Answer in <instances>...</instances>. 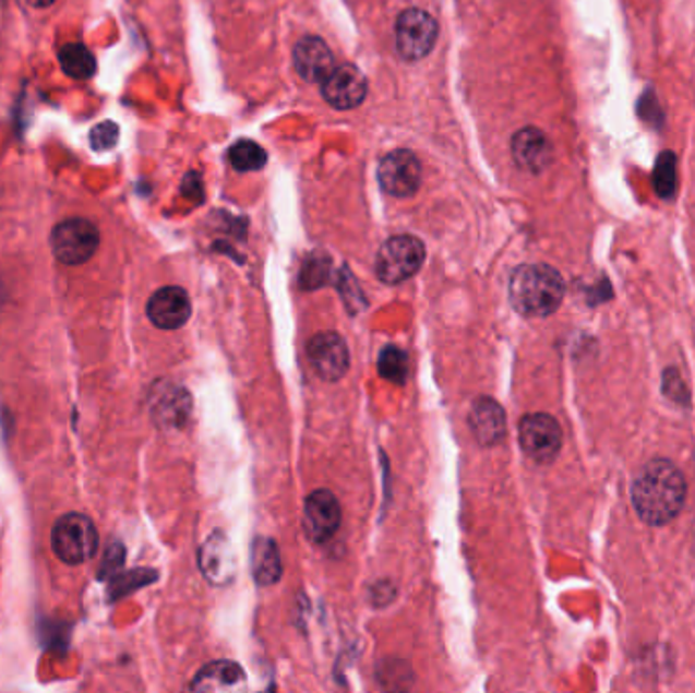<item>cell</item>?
Listing matches in <instances>:
<instances>
[{
	"label": "cell",
	"mask_w": 695,
	"mask_h": 693,
	"mask_svg": "<svg viewBox=\"0 0 695 693\" xmlns=\"http://www.w3.org/2000/svg\"><path fill=\"white\" fill-rule=\"evenodd\" d=\"M633 504L649 525H666L680 515L685 501L683 474L667 459H652L633 482Z\"/></svg>",
	"instance_id": "6da1fadb"
},
{
	"label": "cell",
	"mask_w": 695,
	"mask_h": 693,
	"mask_svg": "<svg viewBox=\"0 0 695 693\" xmlns=\"http://www.w3.org/2000/svg\"><path fill=\"white\" fill-rule=\"evenodd\" d=\"M563 296V277L549 265L518 266L508 283L511 303L525 318H548L560 310Z\"/></svg>",
	"instance_id": "7a4b0ae2"
},
{
	"label": "cell",
	"mask_w": 695,
	"mask_h": 693,
	"mask_svg": "<svg viewBox=\"0 0 695 693\" xmlns=\"http://www.w3.org/2000/svg\"><path fill=\"white\" fill-rule=\"evenodd\" d=\"M51 546L63 563L80 565L94 558L98 549V531L88 516L70 513L56 523Z\"/></svg>",
	"instance_id": "3957f363"
},
{
	"label": "cell",
	"mask_w": 695,
	"mask_h": 693,
	"mask_svg": "<svg viewBox=\"0 0 695 693\" xmlns=\"http://www.w3.org/2000/svg\"><path fill=\"white\" fill-rule=\"evenodd\" d=\"M426 263V247L419 238L400 235L386 240L376 254V277L386 285L411 279Z\"/></svg>",
	"instance_id": "277c9868"
},
{
	"label": "cell",
	"mask_w": 695,
	"mask_h": 693,
	"mask_svg": "<svg viewBox=\"0 0 695 693\" xmlns=\"http://www.w3.org/2000/svg\"><path fill=\"white\" fill-rule=\"evenodd\" d=\"M100 244L98 228L86 218L63 220L51 232V249L63 265H84Z\"/></svg>",
	"instance_id": "5b68a950"
},
{
	"label": "cell",
	"mask_w": 695,
	"mask_h": 693,
	"mask_svg": "<svg viewBox=\"0 0 695 693\" xmlns=\"http://www.w3.org/2000/svg\"><path fill=\"white\" fill-rule=\"evenodd\" d=\"M438 33V21L430 13L421 9H407L395 23V44L405 60H423L435 47Z\"/></svg>",
	"instance_id": "8992f818"
},
{
	"label": "cell",
	"mask_w": 695,
	"mask_h": 693,
	"mask_svg": "<svg viewBox=\"0 0 695 693\" xmlns=\"http://www.w3.org/2000/svg\"><path fill=\"white\" fill-rule=\"evenodd\" d=\"M563 433L555 417L531 414L523 417L518 426V443L525 456L537 464H551L562 450Z\"/></svg>",
	"instance_id": "52a82bcc"
},
{
	"label": "cell",
	"mask_w": 695,
	"mask_h": 693,
	"mask_svg": "<svg viewBox=\"0 0 695 693\" xmlns=\"http://www.w3.org/2000/svg\"><path fill=\"white\" fill-rule=\"evenodd\" d=\"M379 181L388 195L411 198L421 186V163L411 151H391L379 165Z\"/></svg>",
	"instance_id": "ba28073f"
},
{
	"label": "cell",
	"mask_w": 695,
	"mask_h": 693,
	"mask_svg": "<svg viewBox=\"0 0 695 693\" xmlns=\"http://www.w3.org/2000/svg\"><path fill=\"white\" fill-rule=\"evenodd\" d=\"M308 358L320 379L336 383L346 377L350 369L348 346L336 332H320L308 344Z\"/></svg>",
	"instance_id": "9c48e42d"
},
{
	"label": "cell",
	"mask_w": 695,
	"mask_h": 693,
	"mask_svg": "<svg viewBox=\"0 0 695 693\" xmlns=\"http://www.w3.org/2000/svg\"><path fill=\"white\" fill-rule=\"evenodd\" d=\"M303 529L313 543L322 546L340 529V502L329 490H315L305 501Z\"/></svg>",
	"instance_id": "30bf717a"
},
{
	"label": "cell",
	"mask_w": 695,
	"mask_h": 693,
	"mask_svg": "<svg viewBox=\"0 0 695 693\" xmlns=\"http://www.w3.org/2000/svg\"><path fill=\"white\" fill-rule=\"evenodd\" d=\"M369 84L355 65L334 68L322 82V96L336 110H352L367 100Z\"/></svg>",
	"instance_id": "8fae6325"
},
{
	"label": "cell",
	"mask_w": 695,
	"mask_h": 693,
	"mask_svg": "<svg viewBox=\"0 0 695 693\" xmlns=\"http://www.w3.org/2000/svg\"><path fill=\"white\" fill-rule=\"evenodd\" d=\"M200 572L212 586H228L237 575V553L223 531H214L197 553Z\"/></svg>",
	"instance_id": "7c38bea8"
},
{
	"label": "cell",
	"mask_w": 695,
	"mask_h": 693,
	"mask_svg": "<svg viewBox=\"0 0 695 693\" xmlns=\"http://www.w3.org/2000/svg\"><path fill=\"white\" fill-rule=\"evenodd\" d=\"M148 320L161 330H179L192 318V301L181 287H164L147 303Z\"/></svg>",
	"instance_id": "4fadbf2b"
},
{
	"label": "cell",
	"mask_w": 695,
	"mask_h": 693,
	"mask_svg": "<svg viewBox=\"0 0 695 693\" xmlns=\"http://www.w3.org/2000/svg\"><path fill=\"white\" fill-rule=\"evenodd\" d=\"M468 423L476 442L484 447H492L503 442L506 435V417H504L503 407L494 398H476L470 409Z\"/></svg>",
	"instance_id": "5bb4252c"
},
{
	"label": "cell",
	"mask_w": 695,
	"mask_h": 693,
	"mask_svg": "<svg viewBox=\"0 0 695 693\" xmlns=\"http://www.w3.org/2000/svg\"><path fill=\"white\" fill-rule=\"evenodd\" d=\"M293 63H296L297 74L301 75L305 82H320V84L336 68L329 47L320 37H303L296 45Z\"/></svg>",
	"instance_id": "9a60e30c"
},
{
	"label": "cell",
	"mask_w": 695,
	"mask_h": 693,
	"mask_svg": "<svg viewBox=\"0 0 695 693\" xmlns=\"http://www.w3.org/2000/svg\"><path fill=\"white\" fill-rule=\"evenodd\" d=\"M513 157L520 169L539 174L551 163V143L543 131L527 127L513 136Z\"/></svg>",
	"instance_id": "2e32d148"
},
{
	"label": "cell",
	"mask_w": 695,
	"mask_h": 693,
	"mask_svg": "<svg viewBox=\"0 0 695 693\" xmlns=\"http://www.w3.org/2000/svg\"><path fill=\"white\" fill-rule=\"evenodd\" d=\"M244 671L235 661H214L193 678V692H237L244 688Z\"/></svg>",
	"instance_id": "e0dca14e"
},
{
	"label": "cell",
	"mask_w": 695,
	"mask_h": 693,
	"mask_svg": "<svg viewBox=\"0 0 695 693\" xmlns=\"http://www.w3.org/2000/svg\"><path fill=\"white\" fill-rule=\"evenodd\" d=\"M252 575L259 586H273L281 580V555L268 537H256L251 547Z\"/></svg>",
	"instance_id": "ac0fdd59"
},
{
	"label": "cell",
	"mask_w": 695,
	"mask_h": 693,
	"mask_svg": "<svg viewBox=\"0 0 695 693\" xmlns=\"http://www.w3.org/2000/svg\"><path fill=\"white\" fill-rule=\"evenodd\" d=\"M60 63L63 72L74 80H88L96 74V60L86 45H65L60 51Z\"/></svg>",
	"instance_id": "d6986e66"
},
{
	"label": "cell",
	"mask_w": 695,
	"mask_h": 693,
	"mask_svg": "<svg viewBox=\"0 0 695 693\" xmlns=\"http://www.w3.org/2000/svg\"><path fill=\"white\" fill-rule=\"evenodd\" d=\"M652 188L659 198L671 200L678 192V157L675 153L666 151L659 155L652 169Z\"/></svg>",
	"instance_id": "ffe728a7"
},
{
	"label": "cell",
	"mask_w": 695,
	"mask_h": 693,
	"mask_svg": "<svg viewBox=\"0 0 695 693\" xmlns=\"http://www.w3.org/2000/svg\"><path fill=\"white\" fill-rule=\"evenodd\" d=\"M228 159L237 171H259L266 165V153L259 143L242 139L230 147Z\"/></svg>",
	"instance_id": "44dd1931"
},
{
	"label": "cell",
	"mask_w": 695,
	"mask_h": 693,
	"mask_svg": "<svg viewBox=\"0 0 695 693\" xmlns=\"http://www.w3.org/2000/svg\"><path fill=\"white\" fill-rule=\"evenodd\" d=\"M379 374L391 383L405 384L409 374V358L397 346H386L379 356Z\"/></svg>",
	"instance_id": "7402d4cb"
},
{
	"label": "cell",
	"mask_w": 695,
	"mask_h": 693,
	"mask_svg": "<svg viewBox=\"0 0 695 693\" xmlns=\"http://www.w3.org/2000/svg\"><path fill=\"white\" fill-rule=\"evenodd\" d=\"M329 275V261L324 256H311L301 271L303 289H320Z\"/></svg>",
	"instance_id": "603a6c76"
},
{
	"label": "cell",
	"mask_w": 695,
	"mask_h": 693,
	"mask_svg": "<svg viewBox=\"0 0 695 693\" xmlns=\"http://www.w3.org/2000/svg\"><path fill=\"white\" fill-rule=\"evenodd\" d=\"M117 141H119V127L110 120L94 127V131L89 134V143H92V148H96V151L112 148L117 145Z\"/></svg>",
	"instance_id": "cb8c5ba5"
},
{
	"label": "cell",
	"mask_w": 695,
	"mask_h": 693,
	"mask_svg": "<svg viewBox=\"0 0 695 693\" xmlns=\"http://www.w3.org/2000/svg\"><path fill=\"white\" fill-rule=\"evenodd\" d=\"M638 112H640V117L647 120L649 124H655V127H661V124H663V112H661L659 103H657V98H655L652 92H647V94L640 98Z\"/></svg>",
	"instance_id": "d4e9b609"
},
{
	"label": "cell",
	"mask_w": 695,
	"mask_h": 693,
	"mask_svg": "<svg viewBox=\"0 0 695 693\" xmlns=\"http://www.w3.org/2000/svg\"><path fill=\"white\" fill-rule=\"evenodd\" d=\"M29 7L33 9H47V7H51L56 0H25Z\"/></svg>",
	"instance_id": "484cf974"
},
{
	"label": "cell",
	"mask_w": 695,
	"mask_h": 693,
	"mask_svg": "<svg viewBox=\"0 0 695 693\" xmlns=\"http://www.w3.org/2000/svg\"><path fill=\"white\" fill-rule=\"evenodd\" d=\"M0 2H2V0H0Z\"/></svg>",
	"instance_id": "4316f807"
}]
</instances>
